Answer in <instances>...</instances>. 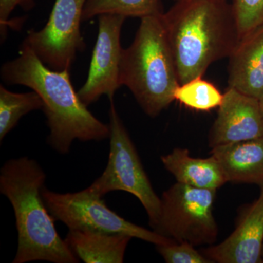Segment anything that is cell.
<instances>
[{"label":"cell","instance_id":"1","mask_svg":"<svg viewBox=\"0 0 263 263\" xmlns=\"http://www.w3.org/2000/svg\"><path fill=\"white\" fill-rule=\"evenodd\" d=\"M1 79L8 85H21L42 98L43 110L50 129L48 143L67 155L75 140L100 141L110 138L109 124L88 110L72 86L70 70L49 68L30 48L21 46L19 56L2 66Z\"/></svg>","mask_w":263,"mask_h":263},{"label":"cell","instance_id":"2","mask_svg":"<svg viewBox=\"0 0 263 263\" xmlns=\"http://www.w3.org/2000/svg\"><path fill=\"white\" fill-rule=\"evenodd\" d=\"M179 84L229 57L240 38L227 0H179L162 14Z\"/></svg>","mask_w":263,"mask_h":263},{"label":"cell","instance_id":"3","mask_svg":"<svg viewBox=\"0 0 263 263\" xmlns=\"http://www.w3.org/2000/svg\"><path fill=\"white\" fill-rule=\"evenodd\" d=\"M46 179L40 164L27 157L7 161L0 171V192L13 206L18 231L13 263L79 262L57 233L55 219L43 200Z\"/></svg>","mask_w":263,"mask_h":263},{"label":"cell","instance_id":"4","mask_svg":"<svg viewBox=\"0 0 263 263\" xmlns=\"http://www.w3.org/2000/svg\"><path fill=\"white\" fill-rule=\"evenodd\" d=\"M162 13L141 18L134 41L122 49L119 68L121 86H127L145 114L152 118L174 101L179 85Z\"/></svg>","mask_w":263,"mask_h":263},{"label":"cell","instance_id":"5","mask_svg":"<svg viewBox=\"0 0 263 263\" xmlns=\"http://www.w3.org/2000/svg\"><path fill=\"white\" fill-rule=\"evenodd\" d=\"M110 102L108 164L103 174L87 188L101 197L113 191L127 192L134 195L146 211L148 223L154 229L160 217L161 198L152 187L136 146L116 109L114 100Z\"/></svg>","mask_w":263,"mask_h":263},{"label":"cell","instance_id":"6","mask_svg":"<svg viewBox=\"0 0 263 263\" xmlns=\"http://www.w3.org/2000/svg\"><path fill=\"white\" fill-rule=\"evenodd\" d=\"M216 190L176 182L161 197L158 223L154 231L176 242L213 245L218 236L214 216Z\"/></svg>","mask_w":263,"mask_h":263},{"label":"cell","instance_id":"7","mask_svg":"<svg viewBox=\"0 0 263 263\" xmlns=\"http://www.w3.org/2000/svg\"><path fill=\"white\" fill-rule=\"evenodd\" d=\"M42 196L55 221H62L69 230L129 235L155 245L173 241L118 215L107 206L103 197L88 188L78 193L62 194L43 187Z\"/></svg>","mask_w":263,"mask_h":263},{"label":"cell","instance_id":"8","mask_svg":"<svg viewBox=\"0 0 263 263\" xmlns=\"http://www.w3.org/2000/svg\"><path fill=\"white\" fill-rule=\"evenodd\" d=\"M87 0H55L46 26L28 33L21 46L30 48L49 68L70 70L78 52L86 49L81 33Z\"/></svg>","mask_w":263,"mask_h":263},{"label":"cell","instance_id":"9","mask_svg":"<svg viewBox=\"0 0 263 263\" xmlns=\"http://www.w3.org/2000/svg\"><path fill=\"white\" fill-rule=\"evenodd\" d=\"M123 15L103 14L98 16V39L92 52L89 74L86 82L78 91L81 101L89 106L103 95L114 100L121 87L119 68L123 48L121 33Z\"/></svg>","mask_w":263,"mask_h":263},{"label":"cell","instance_id":"10","mask_svg":"<svg viewBox=\"0 0 263 263\" xmlns=\"http://www.w3.org/2000/svg\"><path fill=\"white\" fill-rule=\"evenodd\" d=\"M263 136L258 99L228 86L209 136L211 148Z\"/></svg>","mask_w":263,"mask_h":263},{"label":"cell","instance_id":"11","mask_svg":"<svg viewBox=\"0 0 263 263\" xmlns=\"http://www.w3.org/2000/svg\"><path fill=\"white\" fill-rule=\"evenodd\" d=\"M240 216L234 231L219 245L201 251L212 262L260 263L263 247V186Z\"/></svg>","mask_w":263,"mask_h":263},{"label":"cell","instance_id":"12","mask_svg":"<svg viewBox=\"0 0 263 263\" xmlns=\"http://www.w3.org/2000/svg\"><path fill=\"white\" fill-rule=\"evenodd\" d=\"M228 86L257 99L263 95V24L240 40L229 56Z\"/></svg>","mask_w":263,"mask_h":263},{"label":"cell","instance_id":"13","mask_svg":"<svg viewBox=\"0 0 263 263\" xmlns=\"http://www.w3.org/2000/svg\"><path fill=\"white\" fill-rule=\"evenodd\" d=\"M212 155L220 164L227 181L263 186V136L214 147Z\"/></svg>","mask_w":263,"mask_h":263},{"label":"cell","instance_id":"14","mask_svg":"<svg viewBox=\"0 0 263 263\" xmlns=\"http://www.w3.org/2000/svg\"><path fill=\"white\" fill-rule=\"evenodd\" d=\"M164 168L176 182L197 189L217 190L228 183L220 164L214 157L195 158L187 148H174L161 157Z\"/></svg>","mask_w":263,"mask_h":263},{"label":"cell","instance_id":"15","mask_svg":"<svg viewBox=\"0 0 263 263\" xmlns=\"http://www.w3.org/2000/svg\"><path fill=\"white\" fill-rule=\"evenodd\" d=\"M132 237L69 230L65 239L78 258L86 263H122Z\"/></svg>","mask_w":263,"mask_h":263},{"label":"cell","instance_id":"16","mask_svg":"<svg viewBox=\"0 0 263 263\" xmlns=\"http://www.w3.org/2000/svg\"><path fill=\"white\" fill-rule=\"evenodd\" d=\"M42 98L36 91L15 93L0 86V141L17 125L24 116L43 110Z\"/></svg>","mask_w":263,"mask_h":263},{"label":"cell","instance_id":"17","mask_svg":"<svg viewBox=\"0 0 263 263\" xmlns=\"http://www.w3.org/2000/svg\"><path fill=\"white\" fill-rule=\"evenodd\" d=\"M163 13L160 0H87L82 22L103 14L144 18Z\"/></svg>","mask_w":263,"mask_h":263},{"label":"cell","instance_id":"18","mask_svg":"<svg viewBox=\"0 0 263 263\" xmlns=\"http://www.w3.org/2000/svg\"><path fill=\"white\" fill-rule=\"evenodd\" d=\"M174 100L186 108L197 111H209L219 108L224 94L217 87L202 77L179 84L174 91Z\"/></svg>","mask_w":263,"mask_h":263},{"label":"cell","instance_id":"19","mask_svg":"<svg viewBox=\"0 0 263 263\" xmlns=\"http://www.w3.org/2000/svg\"><path fill=\"white\" fill-rule=\"evenodd\" d=\"M231 5L240 40L263 24V0H233Z\"/></svg>","mask_w":263,"mask_h":263},{"label":"cell","instance_id":"20","mask_svg":"<svg viewBox=\"0 0 263 263\" xmlns=\"http://www.w3.org/2000/svg\"><path fill=\"white\" fill-rule=\"evenodd\" d=\"M157 252L167 263H212L195 246L188 242L171 241L155 245Z\"/></svg>","mask_w":263,"mask_h":263},{"label":"cell","instance_id":"21","mask_svg":"<svg viewBox=\"0 0 263 263\" xmlns=\"http://www.w3.org/2000/svg\"><path fill=\"white\" fill-rule=\"evenodd\" d=\"M36 0H0V36L1 42H4L8 34L9 17L17 8L20 7L24 11H29L35 6Z\"/></svg>","mask_w":263,"mask_h":263},{"label":"cell","instance_id":"22","mask_svg":"<svg viewBox=\"0 0 263 263\" xmlns=\"http://www.w3.org/2000/svg\"><path fill=\"white\" fill-rule=\"evenodd\" d=\"M259 108H260L261 114L263 119V95L259 99Z\"/></svg>","mask_w":263,"mask_h":263},{"label":"cell","instance_id":"23","mask_svg":"<svg viewBox=\"0 0 263 263\" xmlns=\"http://www.w3.org/2000/svg\"><path fill=\"white\" fill-rule=\"evenodd\" d=\"M262 259L263 262V247H262Z\"/></svg>","mask_w":263,"mask_h":263},{"label":"cell","instance_id":"24","mask_svg":"<svg viewBox=\"0 0 263 263\" xmlns=\"http://www.w3.org/2000/svg\"><path fill=\"white\" fill-rule=\"evenodd\" d=\"M175 1L177 2V1H179V0H175Z\"/></svg>","mask_w":263,"mask_h":263}]
</instances>
